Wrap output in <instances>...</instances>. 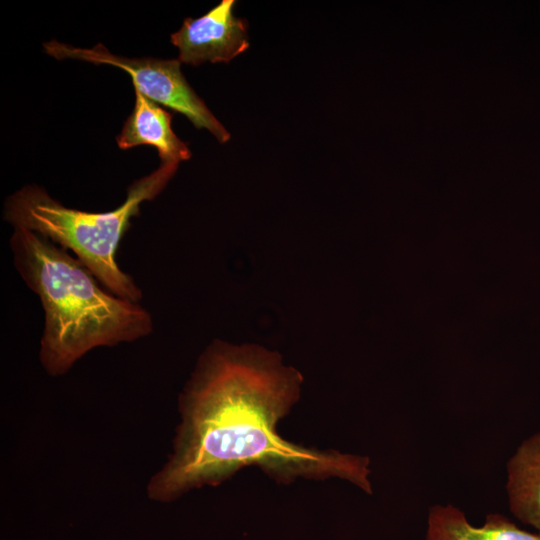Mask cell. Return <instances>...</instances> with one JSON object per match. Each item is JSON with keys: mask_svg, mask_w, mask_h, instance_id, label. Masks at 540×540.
Wrapping results in <instances>:
<instances>
[{"mask_svg": "<svg viewBox=\"0 0 540 540\" xmlns=\"http://www.w3.org/2000/svg\"><path fill=\"white\" fill-rule=\"evenodd\" d=\"M43 47L48 55L58 60L76 59L116 66L131 76L134 89L147 98L182 113L196 128L209 130L220 143L230 139V133L186 81L179 59H131L112 54L102 44L78 48L52 40L44 43Z\"/></svg>", "mask_w": 540, "mask_h": 540, "instance_id": "obj_4", "label": "cell"}, {"mask_svg": "<svg viewBox=\"0 0 540 540\" xmlns=\"http://www.w3.org/2000/svg\"><path fill=\"white\" fill-rule=\"evenodd\" d=\"M505 486L512 515L540 533V429L525 438L508 459Z\"/></svg>", "mask_w": 540, "mask_h": 540, "instance_id": "obj_7", "label": "cell"}, {"mask_svg": "<svg viewBox=\"0 0 540 540\" xmlns=\"http://www.w3.org/2000/svg\"><path fill=\"white\" fill-rule=\"evenodd\" d=\"M234 0H223L205 15L186 18L171 35L179 61L193 66L229 62L249 48L247 22L233 15Z\"/></svg>", "mask_w": 540, "mask_h": 540, "instance_id": "obj_5", "label": "cell"}, {"mask_svg": "<svg viewBox=\"0 0 540 540\" xmlns=\"http://www.w3.org/2000/svg\"><path fill=\"white\" fill-rule=\"evenodd\" d=\"M178 164L161 163L151 174L135 181L117 209L87 212L65 207L36 185L25 186L7 198L4 218L14 228L35 232L72 251L76 258L114 295L139 303L141 289L121 270L117 250L139 215L140 204L154 199L167 185Z\"/></svg>", "mask_w": 540, "mask_h": 540, "instance_id": "obj_3", "label": "cell"}, {"mask_svg": "<svg viewBox=\"0 0 540 540\" xmlns=\"http://www.w3.org/2000/svg\"><path fill=\"white\" fill-rule=\"evenodd\" d=\"M172 114L135 89V105L125 121L117 144L121 149L150 145L157 149L161 163L179 164L191 157L186 143L171 128Z\"/></svg>", "mask_w": 540, "mask_h": 540, "instance_id": "obj_6", "label": "cell"}, {"mask_svg": "<svg viewBox=\"0 0 540 540\" xmlns=\"http://www.w3.org/2000/svg\"><path fill=\"white\" fill-rule=\"evenodd\" d=\"M424 540H540V533L500 513H489L481 525H474L464 511L448 503L430 507Z\"/></svg>", "mask_w": 540, "mask_h": 540, "instance_id": "obj_8", "label": "cell"}, {"mask_svg": "<svg viewBox=\"0 0 540 540\" xmlns=\"http://www.w3.org/2000/svg\"><path fill=\"white\" fill-rule=\"evenodd\" d=\"M302 381L276 352L212 342L180 395L172 452L149 480L148 498L171 502L248 466L284 482L338 478L372 494L368 456L306 447L279 434Z\"/></svg>", "mask_w": 540, "mask_h": 540, "instance_id": "obj_1", "label": "cell"}, {"mask_svg": "<svg viewBox=\"0 0 540 540\" xmlns=\"http://www.w3.org/2000/svg\"><path fill=\"white\" fill-rule=\"evenodd\" d=\"M10 248L17 271L43 307L40 361L49 375H63L92 349L152 332L145 308L108 291L66 249L21 227L14 228Z\"/></svg>", "mask_w": 540, "mask_h": 540, "instance_id": "obj_2", "label": "cell"}]
</instances>
